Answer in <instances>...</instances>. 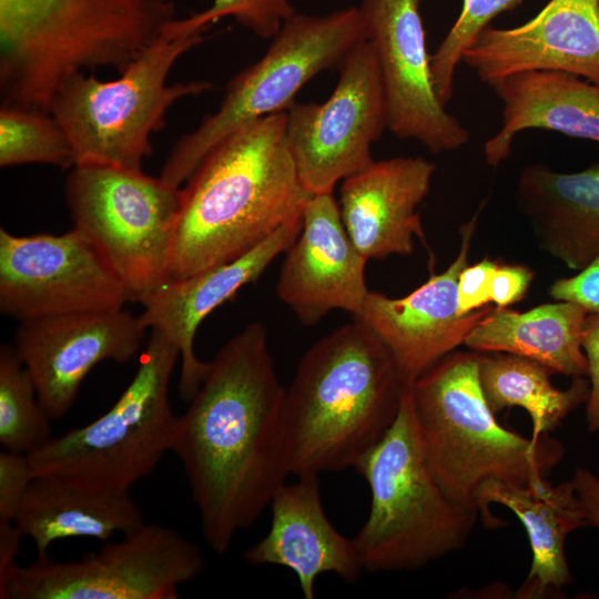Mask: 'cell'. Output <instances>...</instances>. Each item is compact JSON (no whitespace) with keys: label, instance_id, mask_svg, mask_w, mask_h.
<instances>
[{"label":"cell","instance_id":"1","mask_svg":"<svg viewBox=\"0 0 599 599\" xmlns=\"http://www.w3.org/2000/svg\"><path fill=\"white\" fill-rule=\"evenodd\" d=\"M285 395L263 324L229 339L190 406L177 416L180 459L203 536L217 554L252 526L291 475Z\"/></svg>","mask_w":599,"mask_h":599},{"label":"cell","instance_id":"2","mask_svg":"<svg viewBox=\"0 0 599 599\" xmlns=\"http://www.w3.org/2000/svg\"><path fill=\"white\" fill-rule=\"evenodd\" d=\"M285 110L234 131L182 187L170 280L231 262L303 216L313 196L286 141Z\"/></svg>","mask_w":599,"mask_h":599},{"label":"cell","instance_id":"3","mask_svg":"<svg viewBox=\"0 0 599 599\" xmlns=\"http://www.w3.org/2000/svg\"><path fill=\"white\" fill-rule=\"evenodd\" d=\"M408 383L388 347L359 321L316 342L285 395L291 475L354 468L394 423Z\"/></svg>","mask_w":599,"mask_h":599},{"label":"cell","instance_id":"4","mask_svg":"<svg viewBox=\"0 0 599 599\" xmlns=\"http://www.w3.org/2000/svg\"><path fill=\"white\" fill-rule=\"evenodd\" d=\"M175 19V0H0L1 98L49 111L71 77L123 72Z\"/></svg>","mask_w":599,"mask_h":599},{"label":"cell","instance_id":"5","mask_svg":"<svg viewBox=\"0 0 599 599\" xmlns=\"http://www.w3.org/2000/svg\"><path fill=\"white\" fill-rule=\"evenodd\" d=\"M479 352L449 353L412 383L426 461L443 491L479 514L480 487L498 480L537 487L564 456L549 434L526 438L501 426L479 380Z\"/></svg>","mask_w":599,"mask_h":599},{"label":"cell","instance_id":"6","mask_svg":"<svg viewBox=\"0 0 599 599\" xmlns=\"http://www.w3.org/2000/svg\"><path fill=\"white\" fill-rule=\"evenodd\" d=\"M412 383L398 414L355 465L370 489L368 517L353 538L363 570H416L463 549L479 514L454 502L426 461Z\"/></svg>","mask_w":599,"mask_h":599},{"label":"cell","instance_id":"7","mask_svg":"<svg viewBox=\"0 0 599 599\" xmlns=\"http://www.w3.org/2000/svg\"><path fill=\"white\" fill-rule=\"evenodd\" d=\"M179 348L152 328L130 384L93 422L51 437L28 455L33 477L91 491H130L171 451L177 416L169 386Z\"/></svg>","mask_w":599,"mask_h":599},{"label":"cell","instance_id":"8","mask_svg":"<svg viewBox=\"0 0 599 599\" xmlns=\"http://www.w3.org/2000/svg\"><path fill=\"white\" fill-rule=\"evenodd\" d=\"M203 40V32L162 34L114 80L92 73L67 80L49 112L68 134L74 165L142 169L170 108L213 87L209 81L167 82L176 61Z\"/></svg>","mask_w":599,"mask_h":599},{"label":"cell","instance_id":"9","mask_svg":"<svg viewBox=\"0 0 599 599\" xmlns=\"http://www.w3.org/2000/svg\"><path fill=\"white\" fill-rule=\"evenodd\" d=\"M364 39L358 7L322 17L295 13L265 54L229 81L220 108L175 142L160 177L181 187L219 142L253 121L285 110L304 84L322 71L341 67Z\"/></svg>","mask_w":599,"mask_h":599},{"label":"cell","instance_id":"10","mask_svg":"<svg viewBox=\"0 0 599 599\" xmlns=\"http://www.w3.org/2000/svg\"><path fill=\"white\" fill-rule=\"evenodd\" d=\"M73 229L142 302L170 280L182 187L142 169L78 164L64 183Z\"/></svg>","mask_w":599,"mask_h":599},{"label":"cell","instance_id":"11","mask_svg":"<svg viewBox=\"0 0 599 599\" xmlns=\"http://www.w3.org/2000/svg\"><path fill=\"white\" fill-rule=\"evenodd\" d=\"M201 548L177 530L146 524L81 560L37 558L17 565L1 599H176L197 578Z\"/></svg>","mask_w":599,"mask_h":599},{"label":"cell","instance_id":"12","mask_svg":"<svg viewBox=\"0 0 599 599\" xmlns=\"http://www.w3.org/2000/svg\"><path fill=\"white\" fill-rule=\"evenodd\" d=\"M285 112L288 150L302 185L312 195L333 193L338 181L372 165V144L387 129L373 44L364 39L348 52L325 102H293Z\"/></svg>","mask_w":599,"mask_h":599},{"label":"cell","instance_id":"13","mask_svg":"<svg viewBox=\"0 0 599 599\" xmlns=\"http://www.w3.org/2000/svg\"><path fill=\"white\" fill-rule=\"evenodd\" d=\"M131 302L122 280L79 231L18 236L0 230V311L19 322L113 311Z\"/></svg>","mask_w":599,"mask_h":599},{"label":"cell","instance_id":"14","mask_svg":"<svg viewBox=\"0 0 599 599\" xmlns=\"http://www.w3.org/2000/svg\"><path fill=\"white\" fill-rule=\"evenodd\" d=\"M420 0H361L384 89L387 129L432 153L461 149L469 132L438 99L432 78Z\"/></svg>","mask_w":599,"mask_h":599},{"label":"cell","instance_id":"15","mask_svg":"<svg viewBox=\"0 0 599 599\" xmlns=\"http://www.w3.org/2000/svg\"><path fill=\"white\" fill-rule=\"evenodd\" d=\"M146 328L123 308L44 316L20 322L14 349L48 416L62 418L98 364H124L141 349Z\"/></svg>","mask_w":599,"mask_h":599},{"label":"cell","instance_id":"16","mask_svg":"<svg viewBox=\"0 0 599 599\" xmlns=\"http://www.w3.org/2000/svg\"><path fill=\"white\" fill-rule=\"evenodd\" d=\"M476 219L461 226L459 252L446 271L433 274L405 297L392 298L369 291L354 316L388 347L406 382H414L464 344L477 323L494 308L488 304L469 314H458V277L468 265Z\"/></svg>","mask_w":599,"mask_h":599},{"label":"cell","instance_id":"17","mask_svg":"<svg viewBox=\"0 0 599 599\" xmlns=\"http://www.w3.org/2000/svg\"><path fill=\"white\" fill-rule=\"evenodd\" d=\"M463 62L489 87L527 71L568 72L599 84L598 0H550L518 27L488 26Z\"/></svg>","mask_w":599,"mask_h":599},{"label":"cell","instance_id":"18","mask_svg":"<svg viewBox=\"0 0 599 599\" xmlns=\"http://www.w3.org/2000/svg\"><path fill=\"white\" fill-rule=\"evenodd\" d=\"M277 281V295L309 327L333 309L355 316L369 293L367 260L357 251L342 222L333 193L313 195L303 224L286 250Z\"/></svg>","mask_w":599,"mask_h":599},{"label":"cell","instance_id":"19","mask_svg":"<svg viewBox=\"0 0 599 599\" xmlns=\"http://www.w3.org/2000/svg\"><path fill=\"white\" fill-rule=\"evenodd\" d=\"M303 216L294 220L242 256L194 275L169 280L146 296L139 318L145 328L166 336L180 352V396L190 402L203 379L210 362L197 358L194 337L201 323L215 308L231 300L245 285L255 282L267 266L295 242Z\"/></svg>","mask_w":599,"mask_h":599},{"label":"cell","instance_id":"20","mask_svg":"<svg viewBox=\"0 0 599 599\" xmlns=\"http://www.w3.org/2000/svg\"><path fill=\"white\" fill-rule=\"evenodd\" d=\"M435 170L425 158L399 156L375 161L343 180L342 222L367 261L410 255L414 236L425 241L418 206L429 193Z\"/></svg>","mask_w":599,"mask_h":599},{"label":"cell","instance_id":"21","mask_svg":"<svg viewBox=\"0 0 599 599\" xmlns=\"http://www.w3.org/2000/svg\"><path fill=\"white\" fill-rule=\"evenodd\" d=\"M282 485L271 500L267 534L250 547V565H277L292 570L306 599L315 598V581L333 572L354 582L363 571L354 539L328 520L321 500L318 476H301Z\"/></svg>","mask_w":599,"mask_h":599},{"label":"cell","instance_id":"22","mask_svg":"<svg viewBox=\"0 0 599 599\" xmlns=\"http://www.w3.org/2000/svg\"><path fill=\"white\" fill-rule=\"evenodd\" d=\"M515 199L539 248L570 270H582L599 254V163L573 173L528 165Z\"/></svg>","mask_w":599,"mask_h":599},{"label":"cell","instance_id":"23","mask_svg":"<svg viewBox=\"0 0 599 599\" xmlns=\"http://www.w3.org/2000/svg\"><path fill=\"white\" fill-rule=\"evenodd\" d=\"M494 502L507 507L519 518L531 549L530 570L516 597L542 598L568 586L571 575L565 541L571 531L588 526L572 481L554 486L547 480L537 487L486 481L479 489L477 507L487 528L506 524L489 510Z\"/></svg>","mask_w":599,"mask_h":599},{"label":"cell","instance_id":"24","mask_svg":"<svg viewBox=\"0 0 599 599\" xmlns=\"http://www.w3.org/2000/svg\"><path fill=\"white\" fill-rule=\"evenodd\" d=\"M502 104L499 131L484 144L490 166L505 161L516 135L528 129L557 131L599 143V84L561 71H527L490 85Z\"/></svg>","mask_w":599,"mask_h":599},{"label":"cell","instance_id":"25","mask_svg":"<svg viewBox=\"0 0 599 599\" xmlns=\"http://www.w3.org/2000/svg\"><path fill=\"white\" fill-rule=\"evenodd\" d=\"M14 524L35 546L38 558L65 538L109 541L144 524L130 491H91L52 477H33Z\"/></svg>","mask_w":599,"mask_h":599},{"label":"cell","instance_id":"26","mask_svg":"<svg viewBox=\"0 0 599 599\" xmlns=\"http://www.w3.org/2000/svg\"><path fill=\"white\" fill-rule=\"evenodd\" d=\"M587 312L557 301L525 313L494 307L466 337L464 345L477 352H502L541 363L555 373L588 376L581 336Z\"/></svg>","mask_w":599,"mask_h":599},{"label":"cell","instance_id":"27","mask_svg":"<svg viewBox=\"0 0 599 599\" xmlns=\"http://www.w3.org/2000/svg\"><path fill=\"white\" fill-rule=\"evenodd\" d=\"M479 380L493 413L510 407L525 409L537 439L558 427L580 405L588 402L590 380L572 377L568 389L552 386L555 374L534 359L502 352H479Z\"/></svg>","mask_w":599,"mask_h":599},{"label":"cell","instance_id":"28","mask_svg":"<svg viewBox=\"0 0 599 599\" xmlns=\"http://www.w3.org/2000/svg\"><path fill=\"white\" fill-rule=\"evenodd\" d=\"M51 418L39 402L35 385L13 346L0 347V444L29 455L51 437Z\"/></svg>","mask_w":599,"mask_h":599},{"label":"cell","instance_id":"29","mask_svg":"<svg viewBox=\"0 0 599 599\" xmlns=\"http://www.w3.org/2000/svg\"><path fill=\"white\" fill-rule=\"evenodd\" d=\"M40 163L70 169L72 145L50 112L0 109V166Z\"/></svg>","mask_w":599,"mask_h":599},{"label":"cell","instance_id":"30","mask_svg":"<svg viewBox=\"0 0 599 599\" xmlns=\"http://www.w3.org/2000/svg\"><path fill=\"white\" fill-rule=\"evenodd\" d=\"M524 0H463L461 11L436 51L430 54V70L436 94L447 104L454 94L455 72L465 51L477 35L500 13Z\"/></svg>","mask_w":599,"mask_h":599},{"label":"cell","instance_id":"31","mask_svg":"<svg viewBox=\"0 0 599 599\" xmlns=\"http://www.w3.org/2000/svg\"><path fill=\"white\" fill-rule=\"evenodd\" d=\"M295 13L290 0H213L209 9L175 19L164 33L181 35L205 32L212 23L232 17L257 37L273 39Z\"/></svg>","mask_w":599,"mask_h":599},{"label":"cell","instance_id":"32","mask_svg":"<svg viewBox=\"0 0 599 599\" xmlns=\"http://www.w3.org/2000/svg\"><path fill=\"white\" fill-rule=\"evenodd\" d=\"M32 479L28 455L0 453V521H14Z\"/></svg>","mask_w":599,"mask_h":599},{"label":"cell","instance_id":"33","mask_svg":"<svg viewBox=\"0 0 599 599\" xmlns=\"http://www.w3.org/2000/svg\"><path fill=\"white\" fill-rule=\"evenodd\" d=\"M549 295L556 301L577 304L588 314L599 313V254L577 275L555 281Z\"/></svg>","mask_w":599,"mask_h":599},{"label":"cell","instance_id":"34","mask_svg":"<svg viewBox=\"0 0 599 599\" xmlns=\"http://www.w3.org/2000/svg\"><path fill=\"white\" fill-rule=\"evenodd\" d=\"M498 263L484 258L463 268L457 284L458 314L466 315L490 302L491 276Z\"/></svg>","mask_w":599,"mask_h":599},{"label":"cell","instance_id":"35","mask_svg":"<svg viewBox=\"0 0 599 599\" xmlns=\"http://www.w3.org/2000/svg\"><path fill=\"white\" fill-rule=\"evenodd\" d=\"M590 377V396L586 403L588 429L599 432V313L587 314L581 336Z\"/></svg>","mask_w":599,"mask_h":599},{"label":"cell","instance_id":"36","mask_svg":"<svg viewBox=\"0 0 599 599\" xmlns=\"http://www.w3.org/2000/svg\"><path fill=\"white\" fill-rule=\"evenodd\" d=\"M534 272L525 265L498 264L490 282V302L508 307L519 302L528 291Z\"/></svg>","mask_w":599,"mask_h":599},{"label":"cell","instance_id":"37","mask_svg":"<svg viewBox=\"0 0 599 599\" xmlns=\"http://www.w3.org/2000/svg\"><path fill=\"white\" fill-rule=\"evenodd\" d=\"M588 526L599 530V478L585 468H576L571 478Z\"/></svg>","mask_w":599,"mask_h":599},{"label":"cell","instance_id":"38","mask_svg":"<svg viewBox=\"0 0 599 599\" xmlns=\"http://www.w3.org/2000/svg\"><path fill=\"white\" fill-rule=\"evenodd\" d=\"M14 521H0V592H2L13 572L22 538Z\"/></svg>","mask_w":599,"mask_h":599},{"label":"cell","instance_id":"39","mask_svg":"<svg viewBox=\"0 0 599 599\" xmlns=\"http://www.w3.org/2000/svg\"><path fill=\"white\" fill-rule=\"evenodd\" d=\"M598 6H599V0H598Z\"/></svg>","mask_w":599,"mask_h":599}]
</instances>
